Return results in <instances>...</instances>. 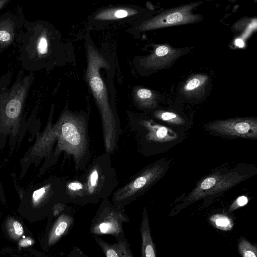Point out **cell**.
<instances>
[{
  "mask_svg": "<svg viewBox=\"0 0 257 257\" xmlns=\"http://www.w3.org/2000/svg\"><path fill=\"white\" fill-rule=\"evenodd\" d=\"M86 79L98 107L102 122L105 152L112 154L115 150L120 133L118 119L108 98L106 86L99 70L108 66L107 61L91 45H88Z\"/></svg>",
  "mask_w": 257,
  "mask_h": 257,
  "instance_id": "1",
  "label": "cell"
},
{
  "mask_svg": "<svg viewBox=\"0 0 257 257\" xmlns=\"http://www.w3.org/2000/svg\"><path fill=\"white\" fill-rule=\"evenodd\" d=\"M79 178L84 186L82 205L96 203L109 198L118 184L110 154L106 152L94 159Z\"/></svg>",
  "mask_w": 257,
  "mask_h": 257,
  "instance_id": "2",
  "label": "cell"
},
{
  "mask_svg": "<svg viewBox=\"0 0 257 257\" xmlns=\"http://www.w3.org/2000/svg\"><path fill=\"white\" fill-rule=\"evenodd\" d=\"M164 170V166L159 163L146 167L116 189L110 201L115 206L124 209L126 205L136 200L160 179Z\"/></svg>",
  "mask_w": 257,
  "mask_h": 257,
  "instance_id": "3",
  "label": "cell"
},
{
  "mask_svg": "<svg viewBox=\"0 0 257 257\" xmlns=\"http://www.w3.org/2000/svg\"><path fill=\"white\" fill-rule=\"evenodd\" d=\"M130 222L124 209L115 206L107 198L101 201L91 220L89 231L93 236L111 235L117 241L125 237L123 224Z\"/></svg>",
  "mask_w": 257,
  "mask_h": 257,
  "instance_id": "4",
  "label": "cell"
},
{
  "mask_svg": "<svg viewBox=\"0 0 257 257\" xmlns=\"http://www.w3.org/2000/svg\"><path fill=\"white\" fill-rule=\"evenodd\" d=\"M246 178L237 172L222 174L217 172L202 179L185 198V202H191L226 191Z\"/></svg>",
  "mask_w": 257,
  "mask_h": 257,
  "instance_id": "5",
  "label": "cell"
},
{
  "mask_svg": "<svg viewBox=\"0 0 257 257\" xmlns=\"http://www.w3.org/2000/svg\"><path fill=\"white\" fill-rule=\"evenodd\" d=\"M198 3L181 6L163 12L146 21L139 27L141 31H149L174 25L188 24L197 22L200 16L192 13Z\"/></svg>",
  "mask_w": 257,
  "mask_h": 257,
  "instance_id": "6",
  "label": "cell"
},
{
  "mask_svg": "<svg viewBox=\"0 0 257 257\" xmlns=\"http://www.w3.org/2000/svg\"><path fill=\"white\" fill-rule=\"evenodd\" d=\"M210 130L219 134L249 139H257V119L254 117L218 120L208 125Z\"/></svg>",
  "mask_w": 257,
  "mask_h": 257,
  "instance_id": "7",
  "label": "cell"
},
{
  "mask_svg": "<svg viewBox=\"0 0 257 257\" xmlns=\"http://www.w3.org/2000/svg\"><path fill=\"white\" fill-rule=\"evenodd\" d=\"M52 213L56 219L47 234L46 244L48 247L53 246L65 236L71 230L75 221L74 211L67 204H57Z\"/></svg>",
  "mask_w": 257,
  "mask_h": 257,
  "instance_id": "8",
  "label": "cell"
},
{
  "mask_svg": "<svg viewBox=\"0 0 257 257\" xmlns=\"http://www.w3.org/2000/svg\"><path fill=\"white\" fill-rule=\"evenodd\" d=\"M181 53V50L169 45H160L154 52L141 60V66L145 69H161L171 64L180 56Z\"/></svg>",
  "mask_w": 257,
  "mask_h": 257,
  "instance_id": "9",
  "label": "cell"
},
{
  "mask_svg": "<svg viewBox=\"0 0 257 257\" xmlns=\"http://www.w3.org/2000/svg\"><path fill=\"white\" fill-rule=\"evenodd\" d=\"M129 122L136 124L146 131L144 138L147 142L164 143L172 141L177 138L172 131L162 125L156 123L151 119L135 120L130 118Z\"/></svg>",
  "mask_w": 257,
  "mask_h": 257,
  "instance_id": "10",
  "label": "cell"
},
{
  "mask_svg": "<svg viewBox=\"0 0 257 257\" xmlns=\"http://www.w3.org/2000/svg\"><path fill=\"white\" fill-rule=\"evenodd\" d=\"M93 239L105 257H133L131 244L126 237L114 243L106 242L98 236Z\"/></svg>",
  "mask_w": 257,
  "mask_h": 257,
  "instance_id": "11",
  "label": "cell"
},
{
  "mask_svg": "<svg viewBox=\"0 0 257 257\" xmlns=\"http://www.w3.org/2000/svg\"><path fill=\"white\" fill-rule=\"evenodd\" d=\"M141 237V257H157V250L153 241L147 210H143L140 227Z\"/></svg>",
  "mask_w": 257,
  "mask_h": 257,
  "instance_id": "12",
  "label": "cell"
},
{
  "mask_svg": "<svg viewBox=\"0 0 257 257\" xmlns=\"http://www.w3.org/2000/svg\"><path fill=\"white\" fill-rule=\"evenodd\" d=\"M208 76L202 74H197L189 77L183 85L181 91L188 97H197L201 95L208 81Z\"/></svg>",
  "mask_w": 257,
  "mask_h": 257,
  "instance_id": "13",
  "label": "cell"
},
{
  "mask_svg": "<svg viewBox=\"0 0 257 257\" xmlns=\"http://www.w3.org/2000/svg\"><path fill=\"white\" fill-rule=\"evenodd\" d=\"M134 98L138 105L143 108H153L157 103L156 93L147 88L137 89L135 92Z\"/></svg>",
  "mask_w": 257,
  "mask_h": 257,
  "instance_id": "14",
  "label": "cell"
},
{
  "mask_svg": "<svg viewBox=\"0 0 257 257\" xmlns=\"http://www.w3.org/2000/svg\"><path fill=\"white\" fill-rule=\"evenodd\" d=\"M136 13L135 10L130 8H113L97 13L95 18L98 20H116L134 15Z\"/></svg>",
  "mask_w": 257,
  "mask_h": 257,
  "instance_id": "15",
  "label": "cell"
},
{
  "mask_svg": "<svg viewBox=\"0 0 257 257\" xmlns=\"http://www.w3.org/2000/svg\"><path fill=\"white\" fill-rule=\"evenodd\" d=\"M209 220L213 226L223 231L231 230L234 225L233 220L230 217L221 214L212 215Z\"/></svg>",
  "mask_w": 257,
  "mask_h": 257,
  "instance_id": "16",
  "label": "cell"
},
{
  "mask_svg": "<svg viewBox=\"0 0 257 257\" xmlns=\"http://www.w3.org/2000/svg\"><path fill=\"white\" fill-rule=\"evenodd\" d=\"M6 227L9 236L13 240L19 239L24 234L22 224L17 220L9 218L6 223Z\"/></svg>",
  "mask_w": 257,
  "mask_h": 257,
  "instance_id": "17",
  "label": "cell"
},
{
  "mask_svg": "<svg viewBox=\"0 0 257 257\" xmlns=\"http://www.w3.org/2000/svg\"><path fill=\"white\" fill-rule=\"evenodd\" d=\"M238 248L242 257H257L256 246L244 237H240L238 243Z\"/></svg>",
  "mask_w": 257,
  "mask_h": 257,
  "instance_id": "18",
  "label": "cell"
},
{
  "mask_svg": "<svg viewBox=\"0 0 257 257\" xmlns=\"http://www.w3.org/2000/svg\"><path fill=\"white\" fill-rule=\"evenodd\" d=\"M156 117L174 124H182L184 123V119L178 114L170 111L158 110L154 113Z\"/></svg>",
  "mask_w": 257,
  "mask_h": 257,
  "instance_id": "19",
  "label": "cell"
},
{
  "mask_svg": "<svg viewBox=\"0 0 257 257\" xmlns=\"http://www.w3.org/2000/svg\"><path fill=\"white\" fill-rule=\"evenodd\" d=\"M21 108V103L19 100L13 99L10 100L6 107V112L7 115L10 117L14 118L19 114Z\"/></svg>",
  "mask_w": 257,
  "mask_h": 257,
  "instance_id": "20",
  "label": "cell"
},
{
  "mask_svg": "<svg viewBox=\"0 0 257 257\" xmlns=\"http://www.w3.org/2000/svg\"><path fill=\"white\" fill-rule=\"evenodd\" d=\"M248 198L245 196L238 197L231 205L229 209V211H232L239 207L245 205L248 202Z\"/></svg>",
  "mask_w": 257,
  "mask_h": 257,
  "instance_id": "21",
  "label": "cell"
},
{
  "mask_svg": "<svg viewBox=\"0 0 257 257\" xmlns=\"http://www.w3.org/2000/svg\"><path fill=\"white\" fill-rule=\"evenodd\" d=\"M67 257H88L78 247L74 246L67 254Z\"/></svg>",
  "mask_w": 257,
  "mask_h": 257,
  "instance_id": "22",
  "label": "cell"
},
{
  "mask_svg": "<svg viewBox=\"0 0 257 257\" xmlns=\"http://www.w3.org/2000/svg\"><path fill=\"white\" fill-rule=\"evenodd\" d=\"M39 52L41 54H44L48 51V43L45 37H42L39 42L38 45Z\"/></svg>",
  "mask_w": 257,
  "mask_h": 257,
  "instance_id": "23",
  "label": "cell"
},
{
  "mask_svg": "<svg viewBox=\"0 0 257 257\" xmlns=\"http://www.w3.org/2000/svg\"><path fill=\"white\" fill-rule=\"evenodd\" d=\"M46 189L45 187H42L38 190L35 191L33 194V199L35 204H37L46 193Z\"/></svg>",
  "mask_w": 257,
  "mask_h": 257,
  "instance_id": "24",
  "label": "cell"
},
{
  "mask_svg": "<svg viewBox=\"0 0 257 257\" xmlns=\"http://www.w3.org/2000/svg\"><path fill=\"white\" fill-rule=\"evenodd\" d=\"M34 243V241L30 237L24 238L19 242V245L20 247H27L32 245Z\"/></svg>",
  "mask_w": 257,
  "mask_h": 257,
  "instance_id": "25",
  "label": "cell"
},
{
  "mask_svg": "<svg viewBox=\"0 0 257 257\" xmlns=\"http://www.w3.org/2000/svg\"><path fill=\"white\" fill-rule=\"evenodd\" d=\"M11 36L10 34L4 30L0 31V41L6 42L10 40Z\"/></svg>",
  "mask_w": 257,
  "mask_h": 257,
  "instance_id": "26",
  "label": "cell"
},
{
  "mask_svg": "<svg viewBox=\"0 0 257 257\" xmlns=\"http://www.w3.org/2000/svg\"><path fill=\"white\" fill-rule=\"evenodd\" d=\"M236 44L238 46V47H242L243 45V43L242 42V41L240 39H237L236 40Z\"/></svg>",
  "mask_w": 257,
  "mask_h": 257,
  "instance_id": "27",
  "label": "cell"
}]
</instances>
